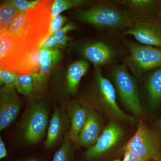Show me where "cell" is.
Instances as JSON below:
<instances>
[{"mask_svg":"<svg viewBox=\"0 0 161 161\" xmlns=\"http://www.w3.org/2000/svg\"><path fill=\"white\" fill-rule=\"evenodd\" d=\"M53 1H41L32 9L19 12L1 34L6 35L32 49H39L49 35Z\"/></svg>","mask_w":161,"mask_h":161,"instance_id":"cell-1","label":"cell"},{"mask_svg":"<svg viewBox=\"0 0 161 161\" xmlns=\"http://www.w3.org/2000/svg\"><path fill=\"white\" fill-rule=\"evenodd\" d=\"M79 19L109 31L126 30L133 24L132 20L115 1H106L99 5L78 11Z\"/></svg>","mask_w":161,"mask_h":161,"instance_id":"cell-2","label":"cell"},{"mask_svg":"<svg viewBox=\"0 0 161 161\" xmlns=\"http://www.w3.org/2000/svg\"><path fill=\"white\" fill-rule=\"evenodd\" d=\"M111 81L123 104L135 118L140 119L144 115L138 86L130 74L125 64L114 65L110 70Z\"/></svg>","mask_w":161,"mask_h":161,"instance_id":"cell-3","label":"cell"},{"mask_svg":"<svg viewBox=\"0 0 161 161\" xmlns=\"http://www.w3.org/2000/svg\"><path fill=\"white\" fill-rule=\"evenodd\" d=\"M38 49L29 48L6 35H0L1 69L14 72L18 75H31L32 55Z\"/></svg>","mask_w":161,"mask_h":161,"instance_id":"cell-4","label":"cell"},{"mask_svg":"<svg viewBox=\"0 0 161 161\" xmlns=\"http://www.w3.org/2000/svg\"><path fill=\"white\" fill-rule=\"evenodd\" d=\"M95 87L94 100L112 120L134 124L136 119L126 114L116 101V93L112 81L103 75L100 67H95Z\"/></svg>","mask_w":161,"mask_h":161,"instance_id":"cell-5","label":"cell"},{"mask_svg":"<svg viewBox=\"0 0 161 161\" xmlns=\"http://www.w3.org/2000/svg\"><path fill=\"white\" fill-rule=\"evenodd\" d=\"M122 150L146 159L157 161L161 157V136L140 119L136 132L125 144Z\"/></svg>","mask_w":161,"mask_h":161,"instance_id":"cell-6","label":"cell"},{"mask_svg":"<svg viewBox=\"0 0 161 161\" xmlns=\"http://www.w3.org/2000/svg\"><path fill=\"white\" fill-rule=\"evenodd\" d=\"M129 54L124 63L137 79L147 73L161 67V49L130 41L126 43Z\"/></svg>","mask_w":161,"mask_h":161,"instance_id":"cell-7","label":"cell"},{"mask_svg":"<svg viewBox=\"0 0 161 161\" xmlns=\"http://www.w3.org/2000/svg\"><path fill=\"white\" fill-rule=\"evenodd\" d=\"M48 108L44 101L32 104L22 126L23 137L27 142L35 144L43 139L48 130Z\"/></svg>","mask_w":161,"mask_h":161,"instance_id":"cell-8","label":"cell"},{"mask_svg":"<svg viewBox=\"0 0 161 161\" xmlns=\"http://www.w3.org/2000/svg\"><path fill=\"white\" fill-rule=\"evenodd\" d=\"M124 134L123 129L118 122L111 119L96 143L86 150L85 157L91 160L105 155L119 143Z\"/></svg>","mask_w":161,"mask_h":161,"instance_id":"cell-9","label":"cell"},{"mask_svg":"<svg viewBox=\"0 0 161 161\" xmlns=\"http://www.w3.org/2000/svg\"><path fill=\"white\" fill-rule=\"evenodd\" d=\"M14 85L3 86L0 90V131L14 121L19 112L21 102Z\"/></svg>","mask_w":161,"mask_h":161,"instance_id":"cell-10","label":"cell"},{"mask_svg":"<svg viewBox=\"0 0 161 161\" xmlns=\"http://www.w3.org/2000/svg\"><path fill=\"white\" fill-rule=\"evenodd\" d=\"M114 1L123 9L133 23L158 21L157 14L158 1L118 0Z\"/></svg>","mask_w":161,"mask_h":161,"instance_id":"cell-11","label":"cell"},{"mask_svg":"<svg viewBox=\"0 0 161 161\" xmlns=\"http://www.w3.org/2000/svg\"><path fill=\"white\" fill-rule=\"evenodd\" d=\"M81 55L95 67L111 64L116 61L118 52L111 43L102 41L86 43L81 48Z\"/></svg>","mask_w":161,"mask_h":161,"instance_id":"cell-12","label":"cell"},{"mask_svg":"<svg viewBox=\"0 0 161 161\" xmlns=\"http://www.w3.org/2000/svg\"><path fill=\"white\" fill-rule=\"evenodd\" d=\"M122 34L132 36L141 44L161 49V23L159 21L134 23Z\"/></svg>","mask_w":161,"mask_h":161,"instance_id":"cell-13","label":"cell"},{"mask_svg":"<svg viewBox=\"0 0 161 161\" xmlns=\"http://www.w3.org/2000/svg\"><path fill=\"white\" fill-rule=\"evenodd\" d=\"M104 129L103 120L100 114L93 107L87 108L86 121L78 136L76 146L88 148L94 146Z\"/></svg>","mask_w":161,"mask_h":161,"instance_id":"cell-14","label":"cell"},{"mask_svg":"<svg viewBox=\"0 0 161 161\" xmlns=\"http://www.w3.org/2000/svg\"><path fill=\"white\" fill-rule=\"evenodd\" d=\"M69 121L64 110L56 108L52 115L47 133L44 145L49 148L56 144L64 133H66Z\"/></svg>","mask_w":161,"mask_h":161,"instance_id":"cell-15","label":"cell"},{"mask_svg":"<svg viewBox=\"0 0 161 161\" xmlns=\"http://www.w3.org/2000/svg\"><path fill=\"white\" fill-rule=\"evenodd\" d=\"M40 51V69L36 74H31L34 85L44 83L52 67L59 62L62 53L59 49H39Z\"/></svg>","mask_w":161,"mask_h":161,"instance_id":"cell-16","label":"cell"},{"mask_svg":"<svg viewBox=\"0 0 161 161\" xmlns=\"http://www.w3.org/2000/svg\"><path fill=\"white\" fill-rule=\"evenodd\" d=\"M69 130L68 131L70 139L76 144L80 131L86 121L87 108L82 106L79 103L75 101L69 107Z\"/></svg>","mask_w":161,"mask_h":161,"instance_id":"cell-17","label":"cell"},{"mask_svg":"<svg viewBox=\"0 0 161 161\" xmlns=\"http://www.w3.org/2000/svg\"><path fill=\"white\" fill-rule=\"evenodd\" d=\"M145 89L150 107L156 108L161 105V67L150 71L145 81Z\"/></svg>","mask_w":161,"mask_h":161,"instance_id":"cell-18","label":"cell"},{"mask_svg":"<svg viewBox=\"0 0 161 161\" xmlns=\"http://www.w3.org/2000/svg\"><path fill=\"white\" fill-rule=\"evenodd\" d=\"M89 63L84 60L75 61L69 67L67 80L69 91L72 94H75L82 77L86 74L89 68Z\"/></svg>","mask_w":161,"mask_h":161,"instance_id":"cell-19","label":"cell"},{"mask_svg":"<svg viewBox=\"0 0 161 161\" xmlns=\"http://www.w3.org/2000/svg\"><path fill=\"white\" fill-rule=\"evenodd\" d=\"M10 3V1L3 2L0 7V31L4 32L19 12Z\"/></svg>","mask_w":161,"mask_h":161,"instance_id":"cell-20","label":"cell"},{"mask_svg":"<svg viewBox=\"0 0 161 161\" xmlns=\"http://www.w3.org/2000/svg\"><path fill=\"white\" fill-rule=\"evenodd\" d=\"M69 132L65 133L64 139L60 149L55 153L52 161H73L74 152Z\"/></svg>","mask_w":161,"mask_h":161,"instance_id":"cell-21","label":"cell"},{"mask_svg":"<svg viewBox=\"0 0 161 161\" xmlns=\"http://www.w3.org/2000/svg\"><path fill=\"white\" fill-rule=\"evenodd\" d=\"M34 85L31 75H18L14 84L17 92L26 96L31 94L33 90Z\"/></svg>","mask_w":161,"mask_h":161,"instance_id":"cell-22","label":"cell"},{"mask_svg":"<svg viewBox=\"0 0 161 161\" xmlns=\"http://www.w3.org/2000/svg\"><path fill=\"white\" fill-rule=\"evenodd\" d=\"M85 3L83 1H67L56 0L53 1L51 7L52 18L59 15L61 12L71 9L75 6H78Z\"/></svg>","mask_w":161,"mask_h":161,"instance_id":"cell-23","label":"cell"},{"mask_svg":"<svg viewBox=\"0 0 161 161\" xmlns=\"http://www.w3.org/2000/svg\"><path fill=\"white\" fill-rule=\"evenodd\" d=\"M77 26L74 23H68L63 28L54 34L55 40L57 42L58 47L64 48L66 46L69 38L68 36V32L69 31L76 29Z\"/></svg>","mask_w":161,"mask_h":161,"instance_id":"cell-24","label":"cell"},{"mask_svg":"<svg viewBox=\"0 0 161 161\" xmlns=\"http://www.w3.org/2000/svg\"><path fill=\"white\" fill-rule=\"evenodd\" d=\"M39 0L36 1H26V0H14L10 1V3L19 10L24 11L33 8L40 3Z\"/></svg>","mask_w":161,"mask_h":161,"instance_id":"cell-25","label":"cell"},{"mask_svg":"<svg viewBox=\"0 0 161 161\" xmlns=\"http://www.w3.org/2000/svg\"><path fill=\"white\" fill-rule=\"evenodd\" d=\"M67 20V18L60 15L52 18L48 38L54 35L56 33L60 30Z\"/></svg>","mask_w":161,"mask_h":161,"instance_id":"cell-26","label":"cell"},{"mask_svg":"<svg viewBox=\"0 0 161 161\" xmlns=\"http://www.w3.org/2000/svg\"><path fill=\"white\" fill-rule=\"evenodd\" d=\"M18 75L16 74L7 70L1 69L0 70V82L1 86H5L9 85H14Z\"/></svg>","mask_w":161,"mask_h":161,"instance_id":"cell-27","label":"cell"},{"mask_svg":"<svg viewBox=\"0 0 161 161\" xmlns=\"http://www.w3.org/2000/svg\"><path fill=\"white\" fill-rule=\"evenodd\" d=\"M58 44L55 40L54 35L49 37L40 45L39 49H46L47 50L58 49Z\"/></svg>","mask_w":161,"mask_h":161,"instance_id":"cell-28","label":"cell"},{"mask_svg":"<svg viewBox=\"0 0 161 161\" xmlns=\"http://www.w3.org/2000/svg\"><path fill=\"white\" fill-rule=\"evenodd\" d=\"M124 153V158L121 161H151L142 158L129 151H126Z\"/></svg>","mask_w":161,"mask_h":161,"instance_id":"cell-29","label":"cell"},{"mask_svg":"<svg viewBox=\"0 0 161 161\" xmlns=\"http://www.w3.org/2000/svg\"><path fill=\"white\" fill-rule=\"evenodd\" d=\"M7 156V152L6 146L2 139V137L0 138V159H2Z\"/></svg>","mask_w":161,"mask_h":161,"instance_id":"cell-30","label":"cell"},{"mask_svg":"<svg viewBox=\"0 0 161 161\" xmlns=\"http://www.w3.org/2000/svg\"><path fill=\"white\" fill-rule=\"evenodd\" d=\"M157 14L159 22L161 23V1H158L157 5Z\"/></svg>","mask_w":161,"mask_h":161,"instance_id":"cell-31","label":"cell"},{"mask_svg":"<svg viewBox=\"0 0 161 161\" xmlns=\"http://www.w3.org/2000/svg\"><path fill=\"white\" fill-rule=\"evenodd\" d=\"M26 161H39V160L36 158H32L31 159L28 160Z\"/></svg>","mask_w":161,"mask_h":161,"instance_id":"cell-32","label":"cell"},{"mask_svg":"<svg viewBox=\"0 0 161 161\" xmlns=\"http://www.w3.org/2000/svg\"><path fill=\"white\" fill-rule=\"evenodd\" d=\"M159 126L161 132V119L159 121Z\"/></svg>","mask_w":161,"mask_h":161,"instance_id":"cell-33","label":"cell"},{"mask_svg":"<svg viewBox=\"0 0 161 161\" xmlns=\"http://www.w3.org/2000/svg\"><path fill=\"white\" fill-rule=\"evenodd\" d=\"M112 161H121L120 159H115L114 160H112Z\"/></svg>","mask_w":161,"mask_h":161,"instance_id":"cell-34","label":"cell"},{"mask_svg":"<svg viewBox=\"0 0 161 161\" xmlns=\"http://www.w3.org/2000/svg\"><path fill=\"white\" fill-rule=\"evenodd\" d=\"M157 161H161V157Z\"/></svg>","mask_w":161,"mask_h":161,"instance_id":"cell-35","label":"cell"}]
</instances>
